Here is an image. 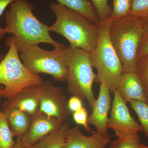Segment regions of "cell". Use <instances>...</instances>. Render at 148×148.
I'll list each match as a JSON object with an SVG mask.
<instances>
[{"label":"cell","instance_id":"4","mask_svg":"<svg viewBox=\"0 0 148 148\" xmlns=\"http://www.w3.org/2000/svg\"><path fill=\"white\" fill-rule=\"evenodd\" d=\"M111 19L98 24L99 40L90 53L92 66L97 71L96 79L108 88L110 93L116 90L123 73L122 66L109 36Z\"/></svg>","mask_w":148,"mask_h":148},{"label":"cell","instance_id":"8","mask_svg":"<svg viewBox=\"0 0 148 148\" xmlns=\"http://www.w3.org/2000/svg\"><path fill=\"white\" fill-rule=\"evenodd\" d=\"M114 96L110 116L109 118L107 128L114 130L117 138L138 134L143 132L141 125L131 116L127 103L117 90Z\"/></svg>","mask_w":148,"mask_h":148},{"label":"cell","instance_id":"30","mask_svg":"<svg viewBox=\"0 0 148 148\" xmlns=\"http://www.w3.org/2000/svg\"><path fill=\"white\" fill-rule=\"evenodd\" d=\"M2 97H3V90L0 88V98Z\"/></svg>","mask_w":148,"mask_h":148},{"label":"cell","instance_id":"21","mask_svg":"<svg viewBox=\"0 0 148 148\" xmlns=\"http://www.w3.org/2000/svg\"><path fill=\"white\" fill-rule=\"evenodd\" d=\"M138 134L117 138L110 143L109 148H141Z\"/></svg>","mask_w":148,"mask_h":148},{"label":"cell","instance_id":"7","mask_svg":"<svg viewBox=\"0 0 148 148\" xmlns=\"http://www.w3.org/2000/svg\"><path fill=\"white\" fill-rule=\"evenodd\" d=\"M8 52L0 62V84L4 86L3 97L10 100L25 88L41 84L43 79L24 66L18 56L14 36L6 41Z\"/></svg>","mask_w":148,"mask_h":148},{"label":"cell","instance_id":"19","mask_svg":"<svg viewBox=\"0 0 148 148\" xmlns=\"http://www.w3.org/2000/svg\"><path fill=\"white\" fill-rule=\"evenodd\" d=\"M129 103L138 115L143 132L148 138V103L135 100H131Z\"/></svg>","mask_w":148,"mask_h":148},{"label":"cell","instance_id":"24","mask_svg":"<svg viewBox=\"0 0 148 148\" xmlns=\"http://www.w3.org/2000/svg\"><path fill=\"white\" fill-rule=\"evenodd\" d=\"M148 14V0H132L129 15L143 18Z\"/></svg>","mask_w":148,"mask_h":148},{"label":"cell","instance_id":"31","mask_svg":"<svg viewBox=\"0 0 148 148\" xmlns=\"http://www.w3.org/2000/svg\"><path fill=\"white\" fill-rule=\"evenodd\" d=\"M141 148H148V145H146L141 143Z\"/></svg>","mask_w":148,"mask_h":148},{"label":"cell","instance_id":"13","mask_svg":"<svg viewBox=\"0 0 148 148\" xmlns=\"http://www.w3.org/2000/svg\"><path fill=\"white\" fill-rule=\"evenodd\" d=\"M41 84L23 88L7 102L31 116L40 111V96Z\"/></svg>","mask_w":148,"mask_h":148},{"label":"cell","instance_id":"23","mask_svg":"<svg viewBox=\"0 0 148 148\" xmlns=\"http://www.w3.org/2000/svg\"><path fill=\"white\" fill-rule=\"evenodd\" d=\"M92 4L98 14L100 22L111 18L112 7L108 4V0H88Z\"/></svg>","mask_w":148,"mask_h":148},{"label":"cell","instance_id":"12","mask_svg":"<svg viewBox=\"0 0 148 148\" xmlns=\"http://www.w3.org/2000/svg\"><path fill=\"white\" fill-rule=\"evenodd\" d=\"M111 142L109 135L104 136L96 131L91 136H86L77 125L68 130L62 148H105Z\"/></svg>","mask_w":148,"mask_h":148},{"label":"cell","instance_id":"27","mask_svg":"<svg viewBox=\"0 0 148 148\" xmlns=\"http://www.w3.org/2000/svg\"><path fill=\"white\" fill-rule=\"evenodd\" d=\"M82 101V99L77 96L72 95L68 103L70 112H75L81 109L83 107Z\"/></svg>","mask_w":148,"mask_h":148},{"label":"cell","instance_id":"1","mask_svg":"<svg viewBox=\"0 0 148 148\" xmlns=\"http://www.w3.org/2000/svg\"><path fill=\"white\" fill-rule=\"evenodd\" d=\"M35 8L27 0H16L12 3L5 15L6 33L12 34L14 40L32 45L49 44L54 47H66L51 36L49 27L35 16Z\"/></svg>","mask_w":148,"mask_h":148},{"label":"cell","instance_id":"28","mask_svg":"<svg viewBox=\"0 0 148 148\" xmlns=\"http://www.w3.org/2000/svg\"><path fill=\"white\" fill-rule=\"evenodd\" d=\"M15 1L16 0H0V17L1 16L7 7ZM6 34V32L5 30L3 28L0 27V42L4 38Z\"/></svg>","mask_w":148,"mask_h":148},{"label":"cell","instance_id":"18","mask_svg":"<svg viewBox=\"0 0 148 148\" xmlns=\"http://www.w3.org/2000/svg\"><path fill=\"white\" fill-rule=\"evenodd\" d=\"M5 115L0 108V148H14L16 143Z\"/></svg>","mask_w":148,"mask_h":148},{"label":"cell","instance_id":"11","mask_svg":"<svg viewBox=\"0 0 148 148\" xmlns=\"http://www.w3.org/2000/svg\"><path fill=\"white\" fill-rule=\"evenodd\" d=\"M110 92L108 89L100 84L98 98L95 99L92 108V113L88 118V123L94 125L96 132L104 136L109 135L107 124L111 106Z\"/></svg>","mask_w":148,"mask_h":148},{"label":"cell","instance_id":"32","mask_svg":"<svg viewBox=\"0 0 148 148\" xmlns=\"http://www.w3.org/2000/svg\"><path fill=\"white\" fill-rule=\"evenodd\" d=\"M4 57V56L3 55V54H0V62L2 60Z\"/></svg>","mask_w":148,"mask_h":148},{"label":"cell","instance_id":"9","mask_svg":"<svg viewBox=\"0 0 148 148\" xmlns=\"http://www.w3.org/2000/svg\"><path fill=\"white\" fill-rule=\"evenodd\" d=\"M40 111L64 123L70 113L64 90L51 82L44 81L41 84Z\"/></svg>","mask_w":148,"mask_h":148},{"label":"cell","instance_id":"6","mask_svg":"<svg viewBox=\"0 0 148 148\" xmlns=\"http://www.w3.org/2000/svg\"><path fill=\"white\" fill-rule=\"evenodd\" d=\"M14 40L21 61L30 73L38 75L48 74L55 80L66 81L68 69L64 51L66 47H55L53 50L47 51L38 45Z\"/></svg>","mask_w":148,"mask_h":148},{"label":"cell","instance_id":"14","mask_svg":"<svg viewBox=\"0 0 148 148\" xmlns=\"http://www.w3.org/2000/svg\"><path fill=\"white\" fill-rule=\"evenodd\" d=\"M116 90L126 103L131 100L148 103L143 86L135 72L123 73Z\"/></svg>","mask_w":148,"mask_h":148},{"label":"cell","instance_id":"17","mask_svg":"<svg viewBox=\"0 0 148 148\" xmlns=\"http://www.w3.org/2000/svg\"><path fill=\"white\" fill-rule=\"evenodd\" d=\"M59 3L81 14L97 24L100 21L98 14L88 0H56Z\"/></svg>","mask_w":148,"mask_h":148},{"label":"cell","instance_id":"3","mask_svg":"<svg viewBox=\"0 0 148 148\" xmlns=\"http://www.w3.org/2000/svg\"><path fill=\"white\" fill-rule=\"evenodd\" d=\"M143 31L142 18L128 15L111 19L109 36L121 62L123 73L135 72Z\"/></svg>","mask_w":148,"mask_h":148},{"label":"cell","instance_id":"29","mask_svg":"<svg viewBox=\"0 0 148 148\" xmlns=\"http://www.w3.org/2000/svg\"><path fill=\"white\" fill-rule=\"evenodd\" d=\"M14 148H25L22 146V144H21V140L17 138V141H16V143L15 144V146H14Z\"/></svg>","mask_w":148,"mask_h":148},{"label":"cell","instance_id":"26","mask_svg":"<svg viewBox=\"0 0 148 148\" xmlns=\"http://www.w3.org/2000/svg\"><path fill=\"white\" fill-rule=\"evenodd\" d=\"M73 118L76 123L79 125L83 126L85 130L87 132H91L93 134L95 131H92L90 129V127L88 123V114L86 109L82 107L79 110L73 113Z\"/></svg>","mask_w":148,"mask_h":148},{"label":"cell","instance_id":"25","mask_svg":"<svg viewBox=\"0 0 148 148\" xmlns=\"http://www.w3.org/2000/svg\"><path fill=\"white\" fill-rule=\"evenodd\" d=\"M142 18L144 22V31L138 49V60L148 55V14Z\"/></svg>","mask_w":148,"mask_h":148},{"label":"cell","instance_id":"20","mask_svg":"<svg viewBox=\"0 0 148 148\" xmlns=\"http://www.w3.org/2000/svg\"><path fill=\"white\" fill-rule=\"evenodd\" d=\"M135 72L143 86L148 103V55L138 59Z\"/></svg>","mask_w":148,"mask_h":148},{"label":"cell","instance_id":"5","mask_svg":"<svg viewBox=\"0 0 148 148\" xmlns=\"http://www.w3.org/2000/svg\"><path fill=\"white\" fill-rule=\"evenodd\" d=\"M67 71V90L73 96L86 99L92 108L95 100L92 85L96 76L93 72L90 53L70 46L65 49Z\"/></svg>","mask_w":148,"mask_h":148},{"label":"cell","instance_id":"2","mask_svg":"<svg viewBox=\"0 0 148 148\" xmlns=\"http://www.w3.org/2000/svg\"><path fill=\"white\" fill-rule=\"evenodd\" d=\"M49 8L56 18L54 24L49 27V32L66 38L72 47L89 53L95 49L99 40L98 24L59 3L51 4Z\"/></svg>","mask_w":148,"mask_h":148},{"label":"cell","instance_id":"22","mask_svg":"<svg viewBox=\"0 0 148 148\" xmlns=\"http://www.w3.org/2000/svg\"><path fill=\"white\" fill-rule=\"evenodd\" d=\"M132 0H113L111 19L121 18L129 15Z\"/></svg>","mask_w":148,"mask_h":148},{"label":"cell","instance_id":"10","mask_svg":"<svg viewBox=\"0 0 148 148\" xmlns=\"http://www.w3.org/2000/svg\"><path fill=\"white\" fill-rule=\"evenodd\" d=\"M63 123L57 119L39 111L32 116L29 129L20 139L22 146L27 148L33 145L41 138L60 128Z\"/></svg>","mask_w":148,"mask_h":148},{"label":"cell","instance_id":"15","mask_svg":"<svg viewBox=\"0 0 148 148\" xmlns=\"http://www.w3.org/2000/svg\"><path fill=\"white\" fill-rule=\"evenodd\" d=\"M3 109L14 137L21 139L29 129L32 116L10 106L7 101L3 104Z\"/></svg>","mask_w":148,"mask_h":148},{"label":"cell","instance_id":"16","mask_svg":"<svg viewBox=\"0 0 148 148\" xmlns=\"http://www.w3.org/2000/svg\"><path fill=\"white\" fill-rule=\"evenodd\" d=\"M70 125L63 123L57 130L41 138L33 145L27 148H62L66 141Z\"/></svg>","mask_w":148,"mask_h":148}]
</instances>
